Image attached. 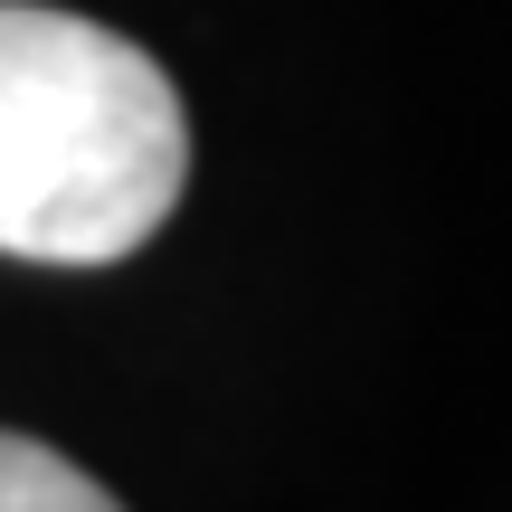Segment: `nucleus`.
Instances as JSON below:
<instances>
[{
  "label": "nucleus",
  "mask_w": 512,
  "mask_h": 512,
  "mask_svg": "<svg viewBox=\"0 0 512 512\" xmlns=\"http://www.w3.org/2000/svg\"><path fill=\"white\" fill-rule=\"evenodd\" d=\"M0 512H124V503H114L95 475H76L57 446L0 427Z\"/></svg>",
  "instance_id": "2"
},
{
  "label": "nucleus",
  "mask_w": 512,
  "mask_h": 512,
  "mask_svg": "<svg viewBox=\"0 0 512 512\" xmlns=\"http://www.w3.org/2000/svg\"><path fill=\"white\" fill-rule=\"evenodd\" d=\"M190 124L133 38L0 0V256L105 266L171 219Z\"/></svg>",
  "instance_id": "1"
}]
</instances>
